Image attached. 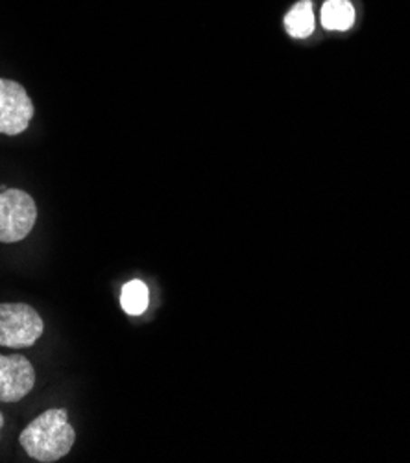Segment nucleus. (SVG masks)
<instances>
[{"label": "nucleus", "instance_id": "obj_1", "mask_svg": "<svg viewBox=\"0 0 410 463\" xmlns=\"http://www.w3.org/2000/svg\"><path fill=\"white\" fill-rule=\"evenodd\" d=\"M19 441L32 459L54 463L71 452L76 441V432L69 423L67 410L52 408L37 415L21 432Z\"/></svg>", "mask_w": 410, "mask_h": 463}, {"label": "nucleus", "instance_id": "obj_2", "mask_svg": "<svg viewBox=\"0 0 410 463\" xmlns=\"http://www.w3.org/2000/svg\"><path fill=\"white\" fill-rule=\"evenodd\" d=\"M44 333L39 312L26 303H0V345L26 349Z\"/></svg>", "mask_w": 410, "mask_h": 463}, {"label": "nucleus", "instance_id": "obj_3", "mask_svg": "<svg viewBox=\"0 0 410 463\" xmlns=\"http://www.w3.org/2000/svg\"><path fill=\"white\" fill-rule=\"evenodd\" d=\"M35 200L21 189L0 191V244L24 241L35 225Z\"/></svg>", "mask_w": 410, "mask_h": 463}, {"label": "nucleus", "instance_id": "obj_4", "mask_svg": "<svg viewBox=\"0 0 410 463\" xmlns=\"http://www.w3.org/2000/svg\"><path fill=\"white\" fill-rule=\"evenodd\" d=\"M33 113L28 90L15 80L0 78V135H21L30 128Z\"/></svg>", "mask_w": 410, "mask_h": 463}, {"label": "nucleus", "instance_id": "obj_5", "mask_svg": "<svg viewBox=\"0 0 410 463\" xmlns=\"http://www.w3.org/2000/svg\"><path fill=\"white\" fill-rule=\"evenodd\" d=\"M35 386V369L23 354H0V402H19Z\"/></svg>", "mask_w": 410, "mask_h": 463}, {"label": "nucleus", "instance_id": "obj_6", "mask_svg": "<svg viewBox=\"0 0 410 463\" xmlns=\"http://www.w3.org/2000/svg\"><path fill=\"white\" fill-rule=\"evenodd\" d=\"M355 23V8L349 0H328L322 8V24L328 30L344 32Z\"/></svg>", "mask_w": 410, "mask_h": 463}, {"label": "nucleus", "instance_id": "obj_7", "mask_svg": "<svg viewBox=\"0 0 410 463\" xmlns=\"http://www.w3.org/2000/svg\"><path fill=\"white\" fill-rule=\"evenodd\" d=\"M150 305V290L147 283L133 279L120 290V307L128 316H141Z\"/></svg>", "mask_w": 410, "mask_h": 463}, {"label": "nucleus", "instance_id": "obj_8", "mask_svg": "<svg viewBox=\"0 0 410 463\" xmlns=\"http://www.w3.org/2000/svg\"><path fill=\"white\" fill-rule=\"evenodd\" d=\"M285 28L289 35L296 39H305L314 30V14L312 5L309 0H301L296 6L291 8V12L285 15Z\"/></svg>", "mask_w": 410, "mask_h": 463}, {"label": "nucleus", "instance_id": "obj_9", "mask_svg": "<svg viewBox=\"0 0 410 463\" xmlns=\"http://www.w3.org/2000/svg\"><path fill=\"white\" fill-rule=\"evenodd\" d=\"M3 427H5V415L0 413V432H3Z\"/></svg>", "mask_w": 410, "mask_h": 463}]
</instances>
